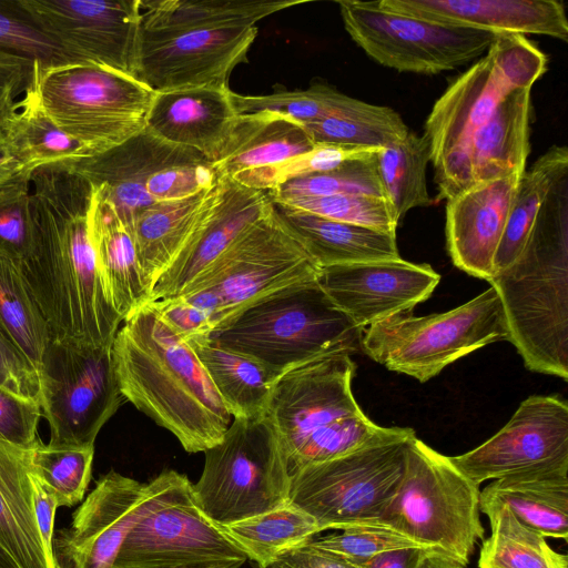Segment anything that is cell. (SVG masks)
Wrapping results in <instances>:
<instances>
[{
    "label": "cell",
    "instance_id": "6da1fadb",
    "mask_svg": "<svg viewBox=\"0 0 568 568\" xmlns=\"http://www.w3.org/2000/svg\"><path fill=\"white\" fill-rule=\"evenodd\" d=\"M93 186L68 164L31 175L32 247L19 266L51 341L111 345L122 322L108 302L90 235Z\"/></svg>",
    "mask_w": 568,
    "mask_h": 568
},
{
    "label": "cell",
    "instance_id": "7a4b0ae2",
    "mask_svg": "<svg viewBox=\"0 0 568 568\" xmlns=\"http://www.w3.org/2000/svg\"><path fill=\"white\" fill-rule=\"evenodd\" d=\"M300 0H141L134 77L153 92L229 88L256 23Z\"/></svg>",
    "mask_w": 568,
    "mask_h": 568
},
{
    "label": "cell",
    "instance_id": "3957f363",
    "mask_svg": "<svg viewBox=\"0 0 568 568\" xmlns=\"http://www.w3.org/2000/svg\"><path fill=\"white\" fill-rule=\"evenodd\" d=\"M112 355L125 399L172 433L187 453L222 440L231 414L194 349L150 303L124 320Z\"/></svg>",
    "mask_w": 568,
    "mask_h": 568
},
{
    "label": "cell",
    "instance_id": "277c9868",
    "mask_svg": "<svg viewBox=\"0 0 568 568\" xmlns=\"http://www.w3.org/2000/svg\"><path fill=\"white\" fill-rule=\"evenodd\" d=\"M488 282L525 366L567 381L568 168L552 182L518 257Z\"/></svg>",
    "mask_w": 568,
    "mask_h": 568
},
{
    "label": "cell",
    "instance_id": "5b68a950",
    "mask_svg": "<svg viewBox=\"0 0 568 568\" xmlns=\"http://www.w3.org/2000/svg\"><path fill=\"white\" fill-rule=\"evenodd\" d=\"M355 368L351 355L335 354L276 379L265 417L278 438L290 476L388 432L359 408L352 392Z\"/></svg>",
    "mask_w": 568,
    "mask_h": 568
},
{
    "label": "cell",
    "instance_id": "8992f818",
    "mask_svg": "<svg viewBox=\"0 0 568 568\" xmlns=\"http://www.w3.org/2000/svg\"><path fill=\"white\" fill-rule=\"evenodd\" d=\"M547 57L525 36L499 33L486 54L435 102L424 126L438 200L474 184L469 151L474 134L513 91L532 88Z\"/></svg>",
    "mask_w": 568,
    "mask_h": 568
},
{
    "label": "cell",
    "instance_id": "52a82bcc",
    "mask_svg": "<svg viewBox=\"0 0 568 568\" xmlns=\"http://www.w3.org/2000/svg\"><path fill=\"white\" fill-rule=\"evenodd\" d=\"M210 336L253 357L278 378L331 355L357 353L363 329L313 281L253 304Z\"/></svg>",
    "mask_w": 568,
    "mask_h": 568
},
{
    "label": "cell",
    "instance_id": "ba28073f",
    "mask_svg": "<svg viewBox=\"0 0 568 568\" xmlns=\"http://www.w3.org/2000/svg\"><path fill=\"white\" fill-rule=\"evenodd\" d=\"M479 486L450 460L412 435L397 494L372 528L397 531L466 567L484 540Z\"/></svg>",
    "mask_w": 568,
    "mask_h": 568
},
{
    "label": "cell",
    "instance_id": "9c48e42d",
    "mask_svg": "<svg viewBox=\"0 0 568 568\" xmlns=\"http://www.w3.org/2000/svg\"><path fill=\"white\" fill-rule=\"evenodd\" d=\"M321 267L272 203L183 293L210 317L213 331L253 304L317 281ZM212 331V332H213Z\"/></svg>",
    "mask_w": 568,
    "mask_h": 568
},
{
    "label": "cell",
    "instance_id": "30bf717a",
    "mask_svg": "<svg viewBox=\"0 0 568 568\" xmlns=\"http://www.w3.org/2000/svg\"><path fill=\"white\" fill-rule=\"evenodd\" d=\"M414 434L408 427H389L355 450L300 469L291 476L290 503L323 531L375 527L400 486Z\"/></svg>",
    "mask_w": 568,
    "mask_h": 568
},
{
    "label": "cell",
    "instance_id": "8fae6325",
    "mask_svg": "<svg viewBox=\"0 0 568 568\" xmlns=\"http://www.w3.org/2000/svg\"><path fill=\"white\" fill-rule=\"evenodd\" d=\"M31 85L44 113L92 155L139 133L154 95L133 75L89 62L39 64Z\"/></svg>",
    "mask_w": 568,
    "mask_h": 568
},
{
    "label": "cell",
    "instance_id": "7c38bea8",
    "mask_svg": "<svg viewBox=\"0 0 568 568\" xmlns=\"http://www.w3.org/2000/svg\"><path fill=\"white\" fill-rule=\"evenodd\" d=\"M507 336L501 301L490 286L444 313H408L378 322L363 331L361 351L387 369L425 383L457 359Z\"/></svg>",
    "mask_w": 568,
    "mask_h": 568
},
{
    "label": "cell",
    "instance_id": "4fadbf2b",
    "mask_svg": "<svg viewBox=\"0 0 568 568\" xmlns=\"http://www.w3.org/2000/svg\"><path fill=\"white\" fill-rule=\"evenodd\" d=\"M67 164L113 206L130 232L152 204L194 195L219 180L204 155L145 128L114 148Z\"/></svg>",
    "mask_w": 568,
    "mask_h": 568
},
{
    "label": "cell",
    "instance_id": "5bb4252c",
    "mask_svg": "<svg viewBox=\"0 0 568 568\" xmlns=\"http://www.w3.org/2000/svg\"><path fill=\"white\" fill-rule=\"evenodd\" d=\"M193 495L220 526L290 503L291 476L278 438L265 416L234 418L222 440L204 452Z\"/></svg>",
    "mask_w": 568,
    "mask_h": 568
},
{
    "label": "cell",
    "instance_id": "9a60e30c",
    "mask_svg": "<svg viewBox=\"0 0 568 568\" xmlns=\"http://www.w3.org/2000/svg\"><path fill=\"white\" fill-rule=\"evenodd\" d=\"M38 373L39 403L49 423L51 446H93L102 426L126 402L112 344L51 341Z\"/></svg>",
    "mask_w": 568,
    "mask_h": 568
},
{
    "label": "cell",
    "instance_id": "2e32d148",
    "mask_svg": "<svg viewBox=\"0 0 568 568\" xmlns=\"http://www.w3.org/2000/svg\"><path fill=\"white\" fill-rule=\"evenodd\" d=\"M345 30L379 64L436 74L487 52L499 33L400 13L381 1H338Z\"/></svg>",
    "mask_w": 568,
    "mask_h": 568
},
{
    "label": "cell",
    "instance_id": "e0dca14e",
    "mask_svg": "<svg viewBox=\"0 0 568 568\" xmlns=\"http://www.w3.org/2000/svg\"><path fill=\"white\" fill-rule=\"evenodd\" d=\"M183 474L164 470L140 483L114 470L102 476L74 511L59 541L69 568H114L120 548L135 524L153 509L193 490Z\"/></svg>",
    "mask_w": 568,
    "mask_h": 568
},
{
    "label": "cell",
    "instance_id": "ac0fdd59",
    "mask_svg": "<svg viewBox=\"0 0 568 568\" xmlns=\"http://www.w3.org/2000/svg\"><path fill=\"white\" fill-rule=\"evenodd\" d=\"M13 3L72 62H89L134 77L141 0H13Z\"/></svg>",
    "mask_w": 568,
    "mask_h": 568
},
{
    "label": "cell",
    "instance_id": "d6986e66",
    "mask_svg": "<svg viewBox=\"0 0 568 568\" xmlns=\"http://www.w3.org/2000/svg\"><path fill=\"white\" fill-rule=\"evenodd\" d=\"M474 484L568 465V405L558 395L526 398L478 447L450 457Z\"/></svg>",
    "mask_w": 568,
    "mask_h": 568
},
{
    "label": "cell",
    "instance_id": "ffe728a7",
    "mask_svg": "<svg viewBox=\"0 0 568 568\" xmlns=\"http://www.w3.org/2000/svg\"><path fill=\"white\" fill-rule=\"evenodd\" d=\"M224 559L248 558L203 513L192 490L142 517L124 539L114 568H159Z\"/></svg>",
    "mask_w": 568,
    "mask_h": 568
},
{
    "label": "cell",
    "instance_id": "44dd1931",
    "mask_svg": "<svg viewBox=\"0 0 568 568\" xmlns=\"http://www.w3.org/2000/svg\"><path fill=\"white\" fill-rule=\"evenodd\" d=\"M439 281L430 265L402 257L323 267L317 277L334 305L363 331L410 313L432 295Z\"/></svg>",
    "mask_w": 568,
    "mask_h": 568
},
{
    "label": "cell",
    "instance_id": "7402d4cb",
    "mask_svg": "<svg viewBox=\"0 0 568 568\" xmlns=\"http://www.w3.org/2000/svg\"><path fill=\"white\" fill-rule=\"evenodd\" d=\"M219 193L189 241L154 283L149 302L183 293L230 247L241 233L271 207L264 191L219 178Z\"/></svg>",
    "mask_w": 568,
    "mask_h": 568
},
{
    "label": "cell",
    "instance_id": "603a6c76",
    "mask_svg": "<svg viewBox=\"0 0 568 568\" xmlns=\"http://www.w3.org/2000/svg\"><path fill=\"white\" fill-rule=\"evenodd\" d=\"M521 175L478 182L446 200L447 251L457 268L481 280L491 278Z\"/></svg>",
    "mask_w": 568,
    "mask_h": 568
},
{
    "label": "cell",
    "instance_id": "cb8c5ba5",
    "mask_svg": "<svg viewBox=\"0 0 568 568\" xmlns=\"http://www.w3.org/2000/svg\"><path fill=\"white\" fill-rule=\"evenodd\" d=\"M239 116L230 88L194 87L154 92L144 128L213 163Z\"/></svg>",
    "mask_w": 568,
    "mask_h": 568
},
{
    "label": "cell",
    "instance_id": "d4e9b609",
    "mask_svg": "<svg viewBox=\"0 0 568 568\" xmlns=\"http://www.w3.org/2000/svg\"><path fill=\"white\" fill-rule=\"evenodd\" d=\"M394 11L495 33L540 34L568 41L564 4L556 0H379Z\"/></svg>",
    "mask_w": 568,
    "mask_h": 568
},
{
    "label": "cell",
    "instance_id": "484cf974",
    "mask_svg": "<svg viewBox=\"0 0 568 568\" xmlns=\"http://www.w3.org/2000/svg\"><path fill=\"white\" fill-rule=\"evenodd\" d=\"M315 146L303 123L273 111L239 114L212 166L217 178L283 163Z\"/></svg>",
    "mask_w": 568,
    "mask_h": 568
},
{
    "label": "cell",
    "instance_id": "4316f807",
    "mask_svg": "<svg viewBox=\"0 0 568 568\" xmlns=\"http://www.w3.org/2000/svg\"><path fill=\"white\" fill-rule=\"evenodd\" d=\"M90 235L105 297L124 321L149 303L150 290L130 230L95 190L90 213Z\"/></svg>",
    "mask_w": 568,
    "mask_h": 568
},
{
    "label": "cell",
    "instance_id": "83f0119b",
    "mask_svg": "<svg viewBox=\"0 0 568 568\" xmlns=\"http://www.w3.org/2000/svg\"><path fill=\"white\" fill-rule=\"evenodd\" d=\"M219 187L220 180L194 195L154 203L134 220L131 234L150 294L211 209Z\"/></svg>",
    "mask_w": 568,
    "mask_h": 568
},
{
    "label": "cell",
    "instance_id": "f1b7e54d",
    "mask_svg": "<svg viewBox=\"0 0 568 568\" xmlns=\"http://www.w3.org/2000/svg\"><path fill=\"white\" fill-rule=\"evenodd\" d=\"M506 506L545 537L568 538V465L495 479L479 495V509Z\"/></svg>",
    "mask_w": 568,
    "mask_h": 568
},
{
    "label": "cell",
    "instance_id": "f546056e",
    "mask_svg": "<svg viewBox=\"0 0 568 568\" xmlns=\"http://www.w3.org/2000/svg\"><path fill=\"white\" fill-rule=\"evenodd\" d=\"M273 204L282 221L302 241L321 268L400 257L396 233Z\"/></svg>",
    "mask_w": 568,
    "mask_h": 568
},
{
    "label": "cell",
    "instance_id": "4dcf8cb0",
    "mask_svg": "<svg viewBox=\"0 0 568 568\" xmlns=\"http://www.w3.org/2000/svg\"><path fill=\"white\" fill-rule=\"evenodd\" d=\"M0 544L20 568H58L36 520L27 449L0 440Z\"/></svg>",
    "mask_w": 568,
    "mask_h": 568
},
{
    "label": "cell",
    "instance_id": "1f68e13d",
    "mask_svg": "<svg viewBox=\"0 0 568 568\" xmlns=\"http://www.w3.org/2000/svg\"><path fill=\"white\" fill-rule=\"evenodd\" d=\"M531 89L509 93L474 134L469 151L474 184L525 172L530 151Z\"/></svg>",
    "mask_w": 568,
    "mask_h": 568
},
{
    "label": "cell",
    "instance_id": "d6a6232c",
    "mask_svg": "<svg viewBox=\"0 0 568 568\" xmlns=\"http://www.w3.org/2000/svg\"><path fill=\"white\" fill-rule=\"evenodd\" d=\"M234 418L265 416L276 377L261 363L229 349L210 335L186 341Z\"/></svg>",
    "mask_w": 568,
    "mask_h": 568
},
{
    "label": "cell",
    "instance_id": "836d02e7",
    "mask_svg": "<svg viewBox=\"0 0 568 568\" xmlns=\"http://www.w3.org/2000/svg\"><path fill=\"white\" fill-rule=\"evenodd\" d=\"M1 138L17 161L31 172L92 155L44 113L32 85L20 99V108Z\"/></svg>",
    "mask_w": 568,
    "mask_h": 568
},
{
    "label": "cell",
    "instance_id": "e575fe53",
    "mask_svg": "<svg viewBox=\"0 0 568 568\" xmlns=\"http://www.w3.org/2000/svg\"><path fill=\"white\" fill-rule=\"evenodd\" d=\"M221 527L260 567L274 562L323 531L311 515L291 503Z\"/></svg>",
    "mask_w": 568,
    "mask_h": 568
},
{
    "label": "cell",
    "instance_id": "d590c367",
    "mask_svg": "<svg viewBox=\"0 0 568 568\" xmlns=\"http://www.w3.org/2000/svg\"><path fill=\"white\" fill-rule=\"evenodd\" d=\"M0 334L39 371L51 342L48 322L18 263L0 258Z\"/></svg>",
    "mask_w": 568,
    "mask_h": 568
},
{
    "label": "cell",
    "instance_id": "8d00e7d4",
    "mask_svg": "<svg viewBox=\"0 0 568 568\" xmlns=\"http://www.w3.org/2000/svg\"><path fill=\"white\" fill-rule=\"evenodd\" d=\"M489 518L491 534L483 540L478 568H568V558L555 551L540 532L521 524L503 505L479 509Z\"/></svg>",
    "mask_w": 568,
    "mask_h": 568
},
{
    "label": "cell",
    "instance_id": "74e56055",
    "mask_svg": "<svg viewBox=\"0 0 568 568\" xmlns=\"http://www.w3.org/2000/svg\"><path fill=\"white\" fill-rule=\"evenodd\" d=\"M567 168V146L552 145L529 170H525L495 256L494 274L505 270L518 257L552 182Z\"/></svg>",
    "mask_w": 568,
    "mask_h": 568
},
{
    "label": "cell",
    "instance_id": "f35d334b",
    "mask_svg": "<svg viewBox=\"0 0 568 568\" xmlns=\"http://www.w3.org/2000/svg\"><path fill=\"white\" fill-rule=\"evenodd\" d=\"M239 114L273 111L305 124L331 116H359L376 113L381 105L348 97L335 88L316 82L304 90L275 89L263 95H244L231 91Z\"/></svg>",
    "mask_w": 568,
    "mask_h": 568
},
{
    "label": "cell",
    "instance_id": "ab89813d",
    "mask_svg": "<svg viewBox=\"0 0 568 568\" xmlns=\"http://www.w3.org/2000/svg\"><path fill=\"white\" fill-rule=\"evenodd\" d=\"M428 162L427 142L412 131L400 141L377 151V171L399 220L409 210L430 204L426 182Z\"/></svg>",
    "mask_w": 568,
    "mask_h": 568
},
{
    "label": "cell",
    "instance_id": "60d3db41",
    "mask_svg": "<svg viewBox=\"0 0 568 568\" xmlns=\"http://www.w3.org/2000/svg\"><path fill=\"white\" fill-rule=\"evenodd\" d=\"M93 455V446H51L38 440L27 449V463L30 473L55 497L58 506H72L88 488Z\"/></svg>",
    "mask_w": 568,
    "mask_h": 568
},
{
    "label": "cell",
    "instance_id": "b9f144b4",
    "mask_svg": "<svg viewBox=\"0 0 568 568\" xmlns=\"http://www.w3.org/2000/svg\"><path fill=\"white\" fill-rule=\"evenodd\" d=\"M376 153L377 151L349 160L326 172L290 180L266 193L273 203L296 197L338 194H368L386 197L377 171Z\"/></svg>",
    "mask_w": 568,
    "mask_h": 568
},
{
    "label": "cell",
    "instance_id": "7bdbcfd3",
    "mask_svg": "<svg viewBox=\"0 0 568 568\" xmlns=\"http://www.w3.org/2000/svg\"><path fill=\"white\" fill-rule=\"evenodd\" d=\"M314 144L383 149L409 132L400 115L381 106L369 115L331 116L304 124Z\"/></svg>",
    "mask_w": 568,
    "mask_h": 568
},
{
    "label": "cell",
    "instance_id": "ee69618b",
    "mask_svg": "<svg viewBox=\"0 0 568 568\" xmlns=\"http://www.w3.org/2000/svg\"><path fill=\"white\" fill-rule=\"evenodd\" d=\"M376 151L378 149L316 144L311 151L283 163L239 173L230 179L246 187L267 192L290 180L326 172Z\"/></svg>",
    "mask_w": 568,
    "mask_h": 568
},
{
    "label": "cell",
    "instance_id": "f6af8a7d",
    "mask_svg": "<svg viewBox=\"0 0 568 568\" xmlns=\"http://www.w3.org/2000/svg\"><path fill=\"white\" fill-rule=\"evenodd\" d=\"M275 204L390 233H396L400 221L386 197L368 194L296 197Z\"/></svg>",
    "mask_w": 568,
    "mask_h": 568
},
{
    "label": "cell",
    "instance_id": "bcb514c9",
    "mask_svg": "<svg viewBox=\"0 0 568 568\" xmlns=\"http://www.w3.org/2000/svg\"><path fill=\"white\" fill-rule=\"evenodd\" d=\"M23 172L0 187V258L23 262L32 247L31 175Z\"/></svg>",
    "mask_w": 568,
    "mask_h": 568
},
{
    "label": "cell",
    "instance_id": "7dc6e473",
    "mask_svg": "<svg viewBox=\"0 0 568 568\" xmlns=\"http://www.w3.org/2000/svg\"><path fill=\"white\" fill-rule=\"evenodd\" d=\"M307 544L358 567L369 558L388 550L404 548L429 550L397 531L372 527L344 529L341 534L312 538Z\"/></svg>",
    "mask_w": 568,
    "mask_h": 568
},
{
    "label": "cell",
    "instance_id": "c3c4849f",
    "mask_svg": "<svg viewBox=\"0 0 568 568\" xmlns=\"http://www.w3.org/2000/svg\"><path fill=\"white\" fill-rule=\"evenodd\" d=\"M0 49L31 58L42 67L72 62L24 17L13 0H0Z\"/></svg>",
    "mask_w": 568,
    "mask_h": 568
},
{
    "label": "cell",
    "instance_id": "681fc988",
    "mask_svg": "<svg viewBox=\"0 0 568 568\" xmlns=\"http://www.w3.org/2000/svg\"><path fill=\"white\" fill-rule=\"evenodd\" d=\"M40 404L0 385V440L29 449L39 439Z\"/></svg>",
    "mask_w": 568,
    "mask_h": 568
},
{
    "label": "cell",
    "instance_id": "f907efd6",
    "mask_svg": "<svg viewBox=\"0 0 568 568\" xmlns=\"http://www.w3.org/2000/svg\"><path fill=\"white\" fill-rule=\"evenodd\" d=\"M0 385L11 392L40 402L38 371L0 334ZM40 404V403H39Z\"/></svg>",
    "mask_w": 568,
    "mask_h": 568
},
{
    "label": "cell",
    "instance_id": "816d5d0a",
    "mask_svg": "<svg viewBox=\"0 0 568 568\" xmlns=\"http://www.w3.org/2000/svg\"><path fill=\"white\" fill-rule=\"evenodd\" d=\"M166 325L184 341L207 336L213 327L210 317L181 296L149 302Z\"/></svg>",
    "mask_w": 568,
    "mask_h": 568
},
{
    "label": "cell",
    "instance_id": "f5cc1de1",
    "mask_svg": "<svg viewBox=\"0 0 568 568\" xmlns=\"http://www.w3.org/2000/svg\"><path fill=\"white\" fill-rule=\"evenodd\" d=\"M39 64L31 58L0 49V99L24 94Z\"/></svg>",
    "mask_w": 568,
    "mask_h": 568
},
{
    "label": "cell",
    "instance_id": "db71d44e",
    "mask_svg": "<svg viewBox=\"0 0 568 568\" xmlns=\"http://www.w3.org/2000/svg\"><path fill=\"white\" fill-rule=\"evenodd\" d=\"M256 568H359L358 566L307 542L294 548L274 562Z\"/></svg>",
    "mask_w": 568,
    "mask_h": 568
},
{
    "label": "cell",
    "instance_id": "11a10c76",
    "mask_svg": "<svg viewBox=\"0 0 568 568\" xmlns=\"http://www.w3.org/2000/svg\"><path fill=\"white\" fill-rule=\"evenodd\" d=\"M30 475L32 481L33 508L38 528L47 552L55 560L53 549V527L55 510L59 506L55 497L47 490L31 473Z\"/></svg>",
    "mask_w": 568,
    "mask_h": 568
},
{
    "label": "cell",
    "instance_id": "9f6ffc18",
    "mask_svg": "<svg viewBox=\"0 0 568 568\" xmlns=\"http://www.w3.org/2000/svg\"><path fill=\"white\" fill-rule=\"evenodd\" d=\"M424 551L419 548L384 551L369 558L359 568H416Z\"/></svg>",
    "mask_w": 568,
    "mask_h": 568
},
{
    "label": "cell",
    "instance_id": "6f0895ef",
    "mask_svg": "<svg viewBox=\"0 0 568 568\" xmlns=\"http://www.w3.org/2000/svg\"><path fill=\"white\" fill-rule=\"evenodd\" d=\"M26 170L12 155L4 141L0 136V187L12 181Z\"/></svg>",
    "mask_w": 568,
    "mask_h": 568
},
{
    "label": "cell",
    "instance_id": "680465c9",
    "mask_svg": "<svg viewBox=\"0 0 568 568\" xmlns=\"http://www.w3.org/2000/svg\"><path fill=\"white\" fill-rule=\"evenodd\" d=\"M416 568H465L460 564L435 551L423 552Z\"/></svg>",
    "mask_w": 568,
    "mask_h": 568
},
{
    "label": "cell",
    "instance_id": "91938a15",
    "mask_svg": "<svg viewBox=\"0 0 568 568\" xmlns=\"http://www.w3.org/2000/svg\"><path fill=\"white\" fill-rule=\"evenodd\" d=\"M20 108V100L11 95L0 99V136Z\"/></svg>",
    "mask_w": 568,
    "mask_h": 568
},
{
    "label": "cell",
    "instance_id": "94428289",
    "mask_svg": "<svg viewBox=\"0 0 568 568\" xmlns=\"http://www.w3.org/2000/svg\"><path fill=\"white\" fill-rule=\"evenodd\" d=\"M245 561L235 559L195 561L159 568H240Z\"/></svg>",
    "mask_w": 568,
    "mask_h": 568
},
{
    "label": "cell",
    "instance_id": "6125c7cd",
    "mask_svg": "<svg viewBox=\"0 0 568 568\" xmlns=\"http://www.w3.org/2000/svg\"><path fill=\"white\" fill-rule=\"evenodd\" d=\"M0 568H20L11 554L0 544Z\"/></svg>",
    "mask_w": 568,
    "mask_h": 568
}]
</instances>
